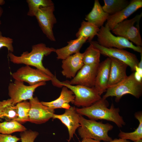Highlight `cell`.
<instances>
[{
	"mask_svg": "<svg viewBox=\"0 0 142 142\" xmlns=\"http://www.w3.org/2000/svg\"><path fill=\"white\" fill-rule=\"evenodd\" d=\"M108 103L106 99L102 98L88 107L76 108V111L79 115L85 116L91 120H104L111 121L119 128L124 125L125 123L119 114V109L115 108L113 104L110 108H108Z\"/></svg>",
	"mask_w": 142,
	"mask_h": 142,
	"instance_id": "1",
	"label": "cell"
},
{
	"mask_svg": "<svg viewBox=\"0 0 142 142\" xmlns=\"http://www.w3.org/2000/svg\"><path fill=\"white\" fill-rule=\"evenodd\" d=\"M55 48L47 47L45 44L40 43L33 45L30 52H23L19 56L9 52L8 57L10 61L14 64H24L34 67L53 78L55 76L44 66L42 60L44 56L55 52Z\"/></svg>",
	"mask_w": 142,
	"mask_h": 142,
	"instance_id": "2",
	"label": "cell"
},
{
	"mask_svg": "<svg viewBox=\"0 0 142 142\" xmlns=\"http://www.w3.org/2000/svg\"><path fill=\"white\" fill-rule=\"evenodd\" d=\"M80 126L78 128L79 135L82 138H90L100 141L109 142L113 139L108 135L113 126L109 123L104 124L96 120L87 119L79 115Z\"/></svg>",
	"mask_w": 142,
	"mask_h": 142,
	"instance_id": "3",
	"label": "cell"
},
{
	"mask_svg": "<svg viewBox=\"0 0 142 142\" xmlns=\"http://www.w3.org/2000/svg\"><path fill=\"white\" fill-rule=\"evenodd\" d=\"M51 81L55 86L60 87L65 86L71 90L75 97L73 104L78 107H88L102 98L94 87L90 88L80 85H70L67 81H60L55 76Z\"/></svg>",
	"mask_w": 142,
	"mask_h": 142,
	"instance_id": "4",
	"label": "cell"
},
{
	"mask_svg": "<svg viewBox=\"0 0 142 142\" xmlns=\"http://www.w3.org/2000/svg\"><path fill=\"white\" fill-rule=\"evenodd\" d=\"M106 92L102 98L106 99L110 97H115L116 102H119L123 95L127 94L139 98L142 94V83L135 79L133 72L120 83L108 88Z\"/></svg>",
	"mask_w": 142,
	"mask_h": 142,
	"instance_id": "5",
	"label": "cell"
},
{
	"mask_svg": "<svg viewBox=\"0 0 142 142\" xmlns=\"http://www.w3.org/2000/svg\"><path fill=\"white\" fill-rule=\"evenodd\" d=\"M142 12L129 19H125L117 24L112 30L118 36L123 37L136 46L141 47L142 41L140 31L139 23Z\"/></svg>",
	"mask_w": 142,
	"mask_h": 142,
	"instance_id": "6",
	"label": "cell"
},
{
	"mask_svg": "<svg viewBox=\"0 0 142 142\" xmlns=\"http://www.w3.org/2000/svg\"><path fill=\"white\" fill-rule=\"evenodd\" d=\"M97 36L98 43L105 47L123 49L129 48L142 53L141 47L134 45L131 42L123 37L115 36L106 25L101 27Z\"/></svg>",
	"mask_w": 142,
	"mask_h": 142,
	"instance_id": "7",
	"label": "cell"
},
{
	"mask_svg": "<svg viewBox=\"0 0 142 142\" xmlns=\"http://www.w3.org/2000/svg\"><path fill=\"white\" fill-rule=\"evenodd\" d=\"M46 84L45 82H42L33 85L28 86L24 85L23 82L15 80L9 84L8 95L13 104L16 105L20 102L32 99L36 89Z\"/></svg>",
	"mask_w": 142,
	"mask_h": 142,
	"instance_id": "8",
	"label": "cell"
},
{
	"mask_svg": "<svg viewBox=\"0 0 142 142\" xmlns=\"http://www.w3.org/2000/svg\"><path fill=\"white\" fill-rule=\"evenodd\" d=\"M54 5L41 7L35 16L43 33L52 41L56 40L53 30L54 25L57 22L54 14Z\"/></svg>",
	"mask_w": 142,
	"mask_h": 142,
	"instance_id": "9",
	"label": "cell"
},
{
	"mask_svg": "<svg viewBox=\"0 0 142 142\" xmlns=\"http://www.w3.org/2000/svg\"><path fill=\"white\" fill-rule=\"evenodd\" d=\"M90 43L98 49L102 54L123 62L129 66L132 71H135V67L139 62L135 54L123 49L105 48L100 45L97 42L92 41Z\"/></svg>",
	"mask_w": 142,
	"mask_h": 142,
	"instance_id": "10",
	"label": "cell"
},
{
	"mask_svg": "<svg viewBox=\"0 0 142 142\" xmlns=\"http://www.w3.org/2000/svg\"><path fill=\"white\" fill-rule=\"evenodd\" d=\"M15 80L25 82L33 85L42 82L52 81L53 78L37 69L26 65L18 69L12 74Z\"/></svg>",
	"mask_w": 142,
	"mask_h": 142,
	"instance_id": "11",
	"label": "cell"
},
{
	"mask_svg": "<svg viewBox=\"0 0 142 142\" xmlns=\"http://www.w3.org/2000/svg\"><path fill=\"white\" fill-rule=\"evenodd\" d=\"M31 108L29 113V122L36 124L44 123L52 118L54 110L43 104L37 97L29 100Z\"/></svg>",
	"mask_w": 142,
	"mask_h": 142,
	"instance_id": "12",
	"label": "cell"
},
{
	"mask_svg": "<svg viewBox=\"0 0 142 142\" xmlns=\"http://www.w3.org/2000/svg\"><path fill=\"white\" fill-rule=\"evenodd\" d=\"M100 63L84 65L75 77L70 81H68V82L72 85H80L90 88L94 87Z\"/></svg>",
	"mask_w": 142,
	"mask_h": 142,
	"instance_id": "13",
	"label": "cell"
},
{
	"mask_svg": "<svg viewBox=\"0 0 142 142\" xmlns=\"http://www.w3.org/2000/svg\"><path fill=\"white\" fill-rule=\"evenodd\" d=\"M76 108L74 106H71L69 109H65L62 114H54L52 118L60 120L67 128L69 135L68 142L73 138L76 130L80 126L79 115L77 113Z\"/></svg>",
	"mask_w": 142,
	"mask_h": 142,
	"instance_id": "14",
	"label": "cell"
},
{
	"mask_svg": "<svg viewBox=\"0 0 142 142\" xmlns=\"http://www.w3.org/2000/svg\"><path fill=\"white\" fill-rule=\"evenodd\" d=\"M142 7V0H131L125 8L113 15H109L105 25L112 31L117 24L126 19Z\"/></svg>",
	"mask_w": 142,
	"mask_h": 142,
	"instance_id": "15",
	"label": "cell"
},
{
	"mask_svg": "<svg viewBox=\"0 0 142 142\" xmlns=\"http://www.w3.org/2000/svg\"><path fill=\"white\" fill-rule=\"evenodd\" d=\"M83 53L80 52L62 60L61 73L67 78H73L84 65Z\"/></svg>",
	"mask_w": 142,
	"mask_h": 142,
	"instance_id": "16",
	"label": "cell"
},
{
	"mask_svg": "<svg viewBox=\"0 0 142 142\" xmlns=\"http://www.w3.org/2000/svg\"><path fill=\"white\" fill-rule=\"evenodd\" d=\"M110 63L111 59L108 57L99 64L94 87L100 96L108 88Z\"/></svg>",
	"mask_w": 142,
	"mask_h": 142,
	"instance_id": "17",
	"label": "cell"
},
{
	"mask_svg": "<svg viewBox=\"0 0 142 142\" xmlns=\"http://www.w3.org/2000/svg\"><path fill=\"white\" fill-rule=\"evenodd\" d=\"M110 58L111 63L108 88L120 83L127 77L126 70L128 65L116 58Z\"/></svg>",
	"mask_w": 142,
	"mask_h": 142,
	"instance_id": "18",
	"label": "cell"
},
{
	"mask_svg": "<svg viewBox=\"0 0 142 142\" xmlns=\"http://www.w3.org/2000/svg\"><path fill=\"white\" fill-rule=\"evenodd\" d=\"M60 95L56 99L50 102H41L43 105L54 110L58 108L68 109L71 106L69 103L73 104L75 96L73 92L67 87L63 86Z\"/></svg>",
	"mask_w": 142,
	"mask_h": 142,
	"instance_id": "19",
	"label": "cell"
},
{
	"mask_svg": "<svg viewBox=\"0 0 142 142\" xmlns=\"http://www.w3.org/2000/svg\"><path fill=\"white\" fill-rule=\"evenodd\" d=\"M87 40V38L81 37L68 42L66 46L55 49L57 59L63 60L73 54L79 52L82 45Z\"/></svg>",
	"mask_w": 142,
	"mask_h": 142,
	"instance_id": "20",
	"label": "cell"
},
{
	"mask_svg": "<svg viewBox=\"0 0 142 142\" xmlns=\"http://www.w3.org/2000/svg\"><path fill=\"white\" fill-rule=\"evenodd\" d=\"M109 15L103 11L99 0H95L91 11L86 16L85 19L99 28L103 26Z\"/></svg>",
	"mask_w": 142,
	"mask_h": 142,
	"instance_id": "21",
	"label": "cell"
},
{
	"mask_svg": "<svg viewBox=\"0 0 142 142\" xmlns=\"http://www.w3.org/2000/svg\"><path fill=\"white\" fill-rule=\"evenodd\" d=\"M18 116L17 107L11 99L0 101V118L7 121H16Z\"/></svg>",
	"mask_w": 142,
	"mask_h": 142,
	"instance_id": "22",
	"label": "cell"
},
{
	"mask_svg": "<svg viewBox=\"0 0 142 142\" xmlns=\"http://www.w3.org/2000/svg\"><path fill=\"white\" fill-rule=\"evenodd\" d=\"M100 28L88 21H83L80 27L76 34L77 38L84 37L88 38L89 42L92 41L94 37L97 35Z\"/></svg>",
	"mask_w": 142,
	"mask_h": 142,
	"instance_id": "23",
	"label": "cell"
},
{
	"mask_svg": "<svg viewBox=\"0 0 142 142\" xmlns=\"http://www.w3.org/2000/svg\"><path fill=\"white\" fill-rule=\"evenodd\" d=\"M103 11L109 15H113L126 7L130 2L126 0H104Z\"/></svg>",
	"mask_w": 142,
	"mask_h": 142,
	"instance_id": "24",
	"label": "cell"
},
{
	"mask_svg": "<svg viewBox=\"0 0 142 142\" xmlns=\"http://www.w3.org/2000/svg\"><path fill=\"white\" fill-rule=\"evenodd\" d=\"M135 117L138 120L139 124L137 128L132 132L127 133L120 130L118 136L120 138L130 140L134 142L142 139V114L141 112L135 114Z\"/></svg>",
	"mask_w": 142,
	"mask_h": 142,
	"instance_id": "25",
	"label": "cell"
},
{
	"mask_svg": "<svg viewBox=\"0 0 142 142\" xmlns=\"http://www.w3.org/2000/svg\"><path fill=\"white\" fill-rule=\"evenodd\" d=\"M83 54V60L84 65L100 63V52L92 44L90 43L89 46Z\"/></svg>",
	"mask_w": 142,
	"mask_h": 142,
	"instance_id": "26",
	"label": "cell"
},
{
	"mask_svg": "<svg viewBox=\"0 0 142 142\" xmlns=\"http://www.w3.org/2000/svg\"><path fill=\"white\" fill-rule=\"evenodd\" d=\"M26 128L16 120L5 121L0 123V133L11 134L27 130Z\"/></svg>",
	"mask_w": 142,
	"mask_h": 142,
	"instance_id": "27",
	"label": "cell"
},
{
	"mask_svg": "<svg viewBox=\"0 0 142 142\" xmlns=\"http://www.w3.org/2000/svg\"><path fill=\"white\" fill-rule=\"evenodd\" d=\"M28 7L27 15L35 17L39 9L41 7H47L54 5L51 0H26Z\"/></svg>",
	"mask_w": 142,
	"mask_h": 142,
	"instance_id": "28",
	"label": "cell"
},
{
	"mask_svg": "<svg viewBox=\"0 0 142 142\" xmlns=\"http://www.w3.org/2000/svg\"><path fill=\"white\" fill-rule=\"evenodd\" d=\"M18 109V118L17 121L21 123L29 122V113L31 108L30 102L24 101L16 105Z\"/></svg>",
	"mask_w": 142,
	"mask_h": 142,
	"instance_id": "29",
	"label": "cell"
},
{
	"mask_svg": "<svg viewBox=\"0 0 142 142\" xmlns=\"http://www.w3.org/2000/svg\"><path fill=\"white\" fill-rule=\"evenodd\" d=\"M20 139L21 142H34L39 135V133L31 130H26L20 132Z\"/></svg>",
	"mask_w": 142,
	"mask_h": 142,
	"instance_id": "30",
	"label": "cell"
},
{
	"mask_svg": "<svg viewBox=\"0 0 142 142\" xmlns=\"http://www.w3.org/2000/svg\"><path fill=\"white\" fill-rule=\"evenodd\" d=\"M13 39L8 37L3 36L0 31V49L3 47L6 48L10 52L13 53L14 51L13 46Z\"/></svg>",
	"mask_w": 142,
	"mask_h": 142,
	"instance_id": "31",
	"label": "cell"
},
{
	"mask_svg": "<svg viewBox=\"0 0 142 142\" xmlns=\"http://www.w3.org/2000/svg\"><path fill=\"white\" fill-rule=\"evenodd\" d=\"M20 139L15 135L0 133V142H17Z\"/></svg>",
	"mask_w": 142,
	"mask_h": 142,
	"instance_id": "32",
	"label": "cell"
},
{
	"mask_svg": "<svg viewBox=\"0 0 142 142\" xmlns=\"http://www.w3.org/2000/svg\"><path fill=\"white\" fill-rule=\"evenodd\" d=\"M134 73V76L135 79L138 82L142 83V77L135 71Z\"/></svg>",
	"mask_w": 142,
	"mask_h": 142,
	"instance_id": "33",
	"label": "cell"
},
{
	"mask_svg": "<svg viewBox=\"0 0 142 142\" xmlns=\"http://www.w3.org/2000/svg\"><path fill=\"white\" fill-rule=\"evenodd\" d=\"M99 142H102L99 141ZM108 142H130L128 140L120 138L119 139H115Z\"/></svg>",
	"mask_w": 142,
	"mask_h": 142,
	"instance_id": "34",
	"label": "cell"
},
{
	"mask_svg": "<svg viewBox=\"0 0 142 142\" xmlns=\"http://www.w3.org/2000/svg\"><path fill=\"white\" fill-rule=\"evenodd\" d=\"M81 142H99L93 139L88 138H83Z\"/></svg>",
	"mask_w": 142,
	"mask_h": 142,
	"instance_id": "35",
	"label": "cell"
},
{
	"mask_svg": "<svg viewBox=\"0 0 142 142\" xmlns=\"http://www.w3.org/2000/svg\"><path fill=\"white\" fill-rule=\"evenodd\" d=\"M135 71L142 77V68H139L137 66H136L135 67Z\"/></svg>",
	"mask_w": 142,
	"mask_h": 142,
	"instance_id": "36",
	"label": "cell"
},
{
	"mask_svg": "<svg viewBox=\"0 0 142 142\" xmlns=\"http://www.w3.org/2000/svg\"><path fill=\"white\" fill-rule=\"evenodd\" d=\"M141 54V59L138 64V66L139 68H142V53Z\"/></svg>",
	"mask_w": 142,
	"mask_h": 142,
	"instance_id": "37",
	"label": "cell"
},
{
	"mask_svg": "<svg viewBox=\"0 0 142 142\" xmlns=\"http://www.w3.org/2000/svg\"><path fill=\"white\" fill-rule=\"evenodd\" d=\"M3 9L1 7V6H0V18L2 16L3 14ZM1 24V20H0V25Z\"/></svg>",
	"mask_w": 142,
	"mask_h": 142,
	"instance_id": "38",
	"label": "cell"
},
{
	"mask_svg": "<svg viewBox=\"0 0 142 142\" xmlns=\"http://www.w3.org/2000/svg\"><path fill=\"white\" fill-rule=\"evenodd\" d=\"M5 2L4 0H0V6L5 4Z\"/></svg>",
	"mask_w": 142,
	"mask_h": 142,
	"instance_id": "39",
	"label": "cell"
},
{
	"mask_svg": "<svg viewBox=\"0 0 142 142\" xmlns=\"http://www.w3.org/2000/svg\"><path fill=\"white\" fill-rule=\"evenodd\" d=\"M134 142H142V139L139 140L137 141H134Z\"/></svg>",
	"mask_w": 142,
	"mask_h": 142,
	"instance_id": "40",
	"label": "cell"
},
{
	"mask_svg": "<svg viewBox=\"0 0 142 142\" xmlns=\"http://www.w3.org/2000/svg\"></svg>",
	"mask_w": 142,
	"mask_h": 142,
	"instance_id": "41",
	"label": "cell"
}]
</instances>
